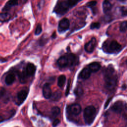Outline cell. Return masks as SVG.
<instances>
[{
  "label": "cell",
  "instance_id": "cell-1",
  "mask_svg": "<svg viewBox=\"0 0 127 127\" xmlns=\"http://www.w3.org/2000/svg\"><path fill=\"white\" fill-rule=\"evenodd\" d=\"M105 87L110 91L114 90L117 84L118 77L112 65H109L104 70Z\"/></svg>",
  "mask_w": 127,
  "mask_h": 127
},
{
  "label": "cell",
  "instance_id": "cell-2",
  "mask_svg": "<svg viewBox=\"0 0 127 127\" xmlns=\"http://www.w3.org/2000/svg\"><path fill=\"white\" fill-rule=\"evenodd\" d=\"M77 62V58L75 55L73 54H67L60 57L57 61V64L59 66L63 68L75 65Z\"/></svg>",
  "mask_w": 127,
  "mask_h": 127
},
{
  "label": "cell",
  "instance_id": "cell-3",
  "mask_svg": "<svg viewBox=\"0 0 127 127\" xmlns=\"http://www.w3.org/2000/svg\"><path fill=\"white\" fill-rule=\"evenodd\" d=\"M96 115V109L93 106L86 107L83 112V118L86 124L90 125L92 124Z\"/></svg>",
  "mask_w": 127,
  "mask_h": 127
},
{
  "label": "cell",
  "instance_id": "cell-4",
  "mask_svg": "<svg viewBox=\"0 0 127 127\" xmlns=\"http://www.w3.org/2000/svg\"><path fill=\"white\" fill-rule=\"evenodd\" d=\"M103 49L107 53H118L121 50L122 46L117 41L113 40L110 43H105L103 46Z\"/></svg>",
  "mask_w": 127,
  "mask_h": 127
},
{
  "label": "cell",
  "instance_id": "cell-5",
  "mask_svg": "<svg viewBox=\"0 0 127 127\" xmlns=\"http://www.w3.org/2000/svg\"><path fill=\"white\" fill-rule=\"evenodd\" d=\"M70 8L71 7L67 0H63L59 2L56 4L54 11L57 14L61 15L66 13Z\"/></svg>",
  "mask_w": 127,
  "mask_h": 127
},
{
  "label": "cell",
  "instance_id": "cell-6",
  "mask_svg": "<svg viewBox=\"0 0 127 127\" xmlns=\"http://www.w3.org/2000/svg\"><path fill=\"white\" fill-rule=\"evenodd\" d=\"M69 21L66 18H64L61 19L58 25V31L59 32H64L69 29Z\"/></svg>",
  "mask_w": 127,
  "mask_h": 127
},
{
  "label": "cell",
  "instance_id": "cell-7",
  "mask_svg": "<svg viewBox=\"0 0 127 127\" xmlns=\"http://www.w3.org/2000/svg\"><path fill=\"white\" fill-rule=\"evenodd\" d=\"M125 103L121 101H118L115 102L111 107V110L117 114H120L123 111Z\"/></svg>",
  "mask_w": 127,
  "mask_h": 127
},
{
  "label": "cell",
  "instance_id": "cell-8",
  "mask_svg": "<svg viewBox=\"0 0 127 127\" xmlns=\"http://www.w3.org/2000/svg\"><path fill=\"white\" fill-rule=\"evenodd\" d=\"M96 45V40L94 37H93L84 46L85 50L86 52L91 53L93 52Z\"/></svg>",
  "mask_w": 127,
  "mask_h": 127
},
{
  "label": "cell",
  "instance_id": "cell-9",
  "mask_svg": "<svg viewBox=\"0 0 127 127\" xmlns=\"http://www.w3.org/2000/svg\"><path fill=\"white\" fill-rule=\"evenodd\" d=\"M68 110L72 115L77 116L80 113L81 111V107L79 104L74 103L70 105Z\"/></svg>",
  "mask_w": 127,
  "mask_h": 127
},
{
  "label": "cell",
  "instance_id": "cell-10",
  "mask_svg": "<svg viewBox=\"0 0 127 127\" xmlns=\"http://www.w3.org/2000/svg\"><path fill=\"white\" fill-rule=\"evenodd\" d=\"M20 0H9L5 3L2 8L3 11H6L9 10L12 7L18 5L19 3Z\"/></svg>",
  "mask_w": 127,
  "mask_h": 127
},
{
  "label": "cell",
  "instance_id": "cell-11",
  "mask_svg": "<svg viewBox=\"0 0 127 127\" xmlns=\"http://www.w3.org/2000/svg\"><path fill=\"white\" fill-rule=\"evenodd\" d=\"M27 75L28 76H32L34 74L35 71H36V67L34 64H33L32 63H28L25 69L24 70Z\"/></svg>",
  "mask_w": 127,
  "mask_h": 127
},
{
  "label": "cell",
  "instance_id": "cell-12",
  "mask_svg": "<svg viewBox=\"0 0 127 127\" xmlns=\"http://www.w3.org/2000/svg\"><path fill=\"white\" fill-rule=\"evenodd\" d=\"M91 71L88 67H85L82 69L78 75V78L82 79H88L91 75Z\"/></svg>",
  "mask_w": 127,
  "mask_h": 127
},
{
  "label": "cell",
  "instance_id": "cell-13",
  "mask_svg": "<svg viewBox=\"0 0 127 127\" xmlns=\"http://www.w3.org/2000/svg\"><path fill=\"white\" fill-rule=\"evenodd\" d=\"M43 95L46 99H49L52 95V90L49 84L46 83L43 87Z\"/></svg>",
  "mask_w": 127,
  "mask_h": 127
},
{
  "label": "cell",
  "instance_id": "cell-14",
  "mask_svg": "<svg viewBox=\"0 0 127 127\" xmlns=\"http://www.w3.org/2000/svg\"><path fill=\"white\" fill-rule=\"evenodd\" d=\"M28 95V92L25 90H21L18 92L17 95V98L19 104L22 103L26 98Z\"/></svg>",
  "mask_w": 127,
  "mask_h": 127
},
{
  "label": "cell",
  "instance_id": "cell-15",
  "mask_svg": "<svg viewBox=\"0 0 127 127\" xmlns=\"http://www.w3.org/2000/svg\"><path fill=\"white\" fill-rule=\"evenodd\" d=\"M112 8V5L109 0H104L103 2V10L105 14L110 12Z\"/></svg>",
  "mask_w": 127,
  "mask_h": 127
},
{
  "label": "cell",
  "instance_id": "cell-16",
  "mask_svg": "<svg viewBox=\"0 0 127 127\" xmlns=\"http://www.w3.org/2000/svg\"><path fill=\"white\" fill-rule=\"evenodd\" d=\"M88 68L91 72H96L98 71L101 68L100 64L98 62H93L88 65Z\"/></svg>",
  "mask_w": 127,
  "mask_h": 127
},
{
  "label": "cell",
  "instance_id": "cell-17",
  "mask_svg": "<svg viewBox=\"0 0 127 127\" xmlns=\"http://www.w3.org/2000/svg\"><path fill=\"white\" fill-rule=\"evenodd\" d=\"M15 80V75L12 73L7 74L5 78V82L7 85H11Z\"/></svg>",
  "mask_w": 127,
  "mask_h": 127
},
{
  "label": "cell",
  "instance_id": "cell-18",
  "mask_svg": "<svg viewBox=\"0 0 127 127\" xmlns=\"http://www.w3.org/2000/svg\"><path fill=\"white\" fill-rule=\"evenodd\" d=\"M11 17L10 14L6 12L0 13V22H4L10 19Z\"/></svg>",
  "mask_w": 127,
  "mask_h": 127
},
{
  "label": "cell",
  "instance_id": "cell-19",
  "mask_svg": "<svg viewBox=\"0 0 127 127\" xmlns=\"http://www.w3.org/2000/svg\"><path fill=\"white\" fill-rule=\"evenodd\" d=\"M66 80V77L64 75H61L58 79V85L60 87H62L64 85Z\"/></svg>",
  "mask_w": 127,
  "mask_h": 127
},
{
  "label": "cell",
  "instance_id": "cell-20",
  "mask_svg": "<svg viewBox=\"0 0 127 127\" xmlns=\"http://www.w3.org/2000/svg\"><path fill=\"white\" fill-rule=\"evenodd\" d=\"M61 96H62L61 92L60 91H57L55 92H54L53 94L52 95L51 98L52 100L58 101L61 98Z\"/></svg>",
  "mask_w": 127,
  "mask_h": 127
},
{
  "label": "cell",
  "instance_id": "cell-21",
  "mask_svg": "<svg viewBox=\"0 0 127 127\" xmlns=\"http://www.w3.org/2000/svg\"><path fill=\"white\" fill-rule=\"evenodd\" d=\"M74 92V94L77 96H80L83 93V88L81 86H79V85L77 86V87L75 88Z\"/></svg>",
  "mask_w": 127,
  "mask_h": 127
},
{
  "label": "cell",
  "instance_id": "cell-22",
  "mask_svg": "<svg viewBox=\"0 0 127 127\" xmlns=\"http://www.w3.org/2000/svg\"><path fill=\"white\" fill-rule=\"evenodd\" d=\"M60 113V109L58 107L55 106L52 108L51 109V114L52 115L55 117L59 115Z\"/></svg>",
  "mask_w": 127,
  "mask_h": 127
},
{
  "label": "cell",
  "instance_id": "cell-23",
  "mask_svg": "<svg viewBox=\"0 0 127 127\" xmlns=\"http://www.w3.org/2000/svg\"><path fill=\"white\" fill-rule=\"evenodd\" d=\"M124 119L127 120V103H125L122 112L121 113Z\"/></svg>",
  "mask_w": 127,
  "mask_h": 127
},
{
  "label": "cell",
  "instance_id": "cell-24",
  "mask_svg": "<svg viewBox=\"0 0 127 127\" xmlns=\"http://www.w3.org/2000/svg\"><path fill=\"white\" fill-rule=\"evenodd\" d=\"M120 30L121 32H125L127 30V21H125L120 25Z\"/></svg>",
  "mask_w": 127,
  "mask_h": 127
},
{
  "label": "cell",
  "instance_id": "cell-25",
  "mask_svg": "<svg viewBox=\"0 0 127 127\" xmlns=\"http://www.w3.org/2000/svg\"><path fill=\"white\" fill-rule=\"evenodd\" d=\"M42 26H41V25L40 24H38L35 29V34L36 35H39L41 32H42Z\"/></svg>",
  "mask_w": 127,
  "mask_h": 127
},
{
  "label": "cell",
  "instance_id": "cell-26",
  "mask_svg": "<svg viewBox=\"0 0 127 127\" xmlns=\"http://www.w3.org/2000/svg\"><path fill=\"white\" fill-rule=\"evenodd\" d=\"M100 27V24L98 22H93L90 25V28L91 29H98Z\"/></svg>",
  "mask_w": 127,
  "mask_h": 127
},
{
  "label": "cell",
  "instance_id": "cell-27",
  "mask_svg": "<svg viewBox=\"0 0 127 127\" xmlns=\"http://www.w3.org/2000/svg\"><path fill=\"white\" fill-rule=\"evenodd\" d=\"M67 0L70 5V7H72L74 5H75L77 4V3L81 0Z\"/></svg>",
  "mask_w": 127,
  "mask_h": 127
},
{
  "label": "cell",
  "instance_id": "cell-28",
  "mask_svg": "<svg viewBox=\"0 0 127 127\" xmlns=\"http://www.w3.org/2000/svg\"><path fill=\"white\" fill-rule=\"evenodd\" d=\"M120 11L121 12L122 15L123 16H125L127 15V8L125 6H122L121 7Z\"/></svg>",
  "mask_w": 127,
  "mask_h": 127
},
{
  "label": "cell",
  "instance_id": "cell-29",
  "mask_svg": "<svg viewBox=\"0 0 127 127\" xmlns=\"http://www.w3.org/2000/svg\"><path fill=\"white\" fill-rule=\"evenodd\" d=\"M96 3H97V2L95 0L90 1L88 3H87V6L90 7L91 8H93V7L96 5Z\"/></svg>",
  "mask_w": 127,
  "mask_h": 127
},
{
  "label": "cell",
  "instance_id": "cell-30",
  "mask_svg": "<svg viewBox=\"0 0 127 127\" xmlns=\"http://www.w3.org/2000/svg\"><path fill=\"white\" fill-rule=\"evenodd\" d=\"M60 120L59 119H55L54 121V122H53V124H52L53 125V127H57L60 124Z\"/></svg>",
  "mask_w": 127,
  "mask_h": 127
},
{
  "label": "cell",
  "instance_id": "cell-31",
  "mask_svg": "<svg viewBox=\"0 0 127 127\" xmlns=\"http://www.w3.org/2000/svg\"><path fill=\"white\" fill-rule=\"evenodd\" d=\"M5 92V90L4 88H2L0 90V99L4 95Z\"/></svg>",
  "mask_w": 127,
  "mask_h": 127
},
{
  "label": "cell",
  "instance_id": "cell-32",
  "mask_svg": "<svg viewBox=\"0 0 127 127\" xmlns=\"http://www.w3.org/2000/svg\"><path fill=\"white\" fill-rule=\"evenodd\" d=\"M69 86H70V80H69L68 81V83H67V88H66V95H67L68 93H69Z\"/></svg>",
  "mask_w": 127,
  "mask_h": 127
},
{
  "label": "cell",
  "instance_id": "cell-33",
  "mask_svg": "<svg viewBox=\"0 0 127 127\" xmlns=\"http://www.w3.org/2000/svg\"><path fill=\"white\" fill-rule=\"evenodd\" d=\"M3 121H4V119H3V118L1 116H0V123H1V122H2Z\"/></svg>",
  "mask_w": 127,
  "mask_h": 127
},
{
  "label": "cell",
  "instance_id": "cell-34",
  "mask_svg": "<svg viewBox=\"0 0 127 127\" xmlns=\"http://www.w3.org/2000/svg\"><path fill=\"white\" fill-rule=\"evenodd\" d=\"M118 0V1H121V2H124V1H125L126 0Z\"/></svg>",
  "mask_w": 127,
  "mask_h": 127
},
{
  "label": "cell",
  "instance_id": "cell-35",
  "mask_svg": "<svg viewBox=\"0 0 127 127\" xmlns=\"http://www.w3.org/2000/svg\"><path fill=\"white\" fill-rule=\"evenodd\" d=\"M126 64H127V60L126 61Z\"/></svg>",
  "mask_w": 127,
  "mask_h": 127
}]
</instances>
